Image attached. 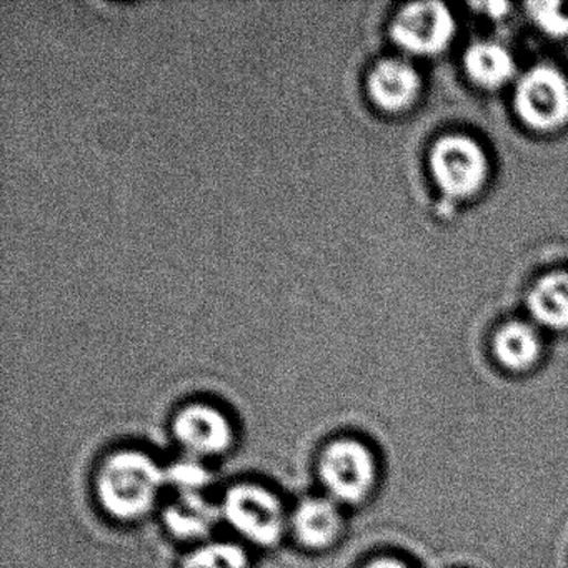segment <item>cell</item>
I'll list each match as a JSON object with an SVG mask.
<instances>
[{
  "label": "cell",
  "mask_w": 568,
  "mask_h": 568,
  "mask_svg": "<svg viewBox=\"0 0 568 568\" xmlns=\"http://www.w3.org/2000/svg\"><path fill=\"white\" fill-rule=\"evenodd\" d=\"M494 351L505 367L510 371H525L537 361L540 354V341L528 325L514 322L498 331Z\"/></svg>",
  "instance_id": "12"
},
{
  "label": "cell",
  "mask_w": 568,
  "mask_h": 568,
  "mask_svg": "<svg viewBox=\"0 0 568 568\" xmlns=\"http://www.w3.org/2000/svg\"><path fill=\"white\" fill-rule=\"evenodd\" d=\"M528 11L548 34H568V2H534L528 4Z\"/></svg>",
  "instance_id": "16"
},
{
  "label": "cell",
  "mask_w": 568,
  "mask_h": 568,
  "mask_svg": "<svg viewBox=\"0 0 568 568\" xmlns=\"http://www.w3.org/2000/svg\"><path fill=\"white\" fill-rule=\"evenodd\" d=\"M292 527L304 547L314 550L327 548L341 535V508L332 498H307L295 508Z\"/></svg>",
  "instance_id": "9"
},
{
  "label": "cell",
  "mask_w": 568,
  "mask_h": 568,
  "mask_svg": "<svg viewBox=\"0 0 568 568\" xmlns=\"http://www.w3.org/2000/svg\"><path fill=\"white\" fill-rule=\"evenodd\" d=\"M365 568H408L407 565L402 561L395 560V558H381V560L372 561Z\"/></svg>",
  "instance_id": "17"
},
{
  "label": "cell",
  "mask_w": 568,
  "mask_h": 568,
  "mask_svg": "<svg viewBox=\"0 0 568 568\" xmlns=\"http://www.w3.org/2000/svg\"><path fill=\"white\" fill-rule=\"evenodd\" d=\"M222 517L239 535L252 544L271 547L285 530V511L281 500L258 485H235L225 495Z\"/></svg>",
  "instance_id": "3"
},
{
  "label": "cell",
  "mask_w": 568,
  "mask_h": 568,
  "mask_svg": "<svg viewBox=\"0 0 568 568\" xmlns=\"http://www.w3.org/2000/svg\"><path fill=\"white\" fill-rule=\"evenodd\" d=\"M318 477L332 500L361 504L374 490L377 480L374 455L364 444L351 438L332 442L322 452Z\"/></svg>",
  "instance_id": "2"
},
{
  "label": "cell",
  "mask_w": 568,
  "mask_h": 568,
  "mask_svg": "<svg viewBox=\"0 0 568 568\" xmlns=\"http://www.w3.org/2000/svg\"><path fill=\"white\" fill-rule=\"evenodd\" d=\"M455 24L440 2L405 6L392 22V38L415 54H435L450 42Z\"/></svg>",
  "instance_id": "6"
},
{
  "label": "cell",
  "mask_w": 568,
  "mask_h": 568,
  "mask_svg": "<svg viewBox=\"0 0 568 568\" xmlns=\"http://www.w3.org/2000/svg\"><path fill=\"white\" fill-rule=\"evenodd\" d=\"M172 430L189 457L195 458L224 454L234 438L225 415L204 404L189 405L179 412Z\"/></svg>",
  "instance_id": "7"
},
{
  "label": "cell",
  "mask_w": 568,
  "mask_h": 568,
  "mask_svg": "<svg viewBox=\"0 0 568 568\" xmlns=\"http://www.w3.org/2000/svg\"><path fill=\"white\" fill-rule=\"evenodd\" d=\"M430 168L438 185L454 197L475 194L487 178V158L477 142L464 135L440 139L430 152Z\"/></svg>",
  "instance_id": "5"
},
{
  "label": "cell",
  "mask_w": 568,
  "mask_h": 568,
  "mask_svg": "<svg viewBox=\"0 0 568 568\" xmlns=\"http://www.w3.org/2000/svg\"><path fill=\"white\" fill-rule=\"evenodd\" d=\"M515 108L525 124L554 131L568 121V82L551 68L528 72L515 94Z\"/></svg>",
  "instance_id": "4"
},
{
  "label": "cell",
  "mask_w": 568,
  "mask_h": 568,
  "mask_svg": "<svg viewBox=\"0 0 568 568\" xmlns=\"http://www.w3.org/2000/svg\"><path fill=\"white\" fill-rule=\"evenodd\" d=\"M212 475L201 458L185 457L165 470V481L178 488L179 494H202L211 484Z\"/></svg>",
  "instance_id": "15"
},
{
  "label": "cell",
  "mask_w": 568,
  "mask_h": 568,
  "mask_svg": "<svg viewBox=\"0 0 568 568\" xmlns=\"http://www.w3.org/2000/svg\"><path fill=\"white\" fill-rule=\"evenodd\" d=\"M528 307L547 327L568 328V274L557 272L541 278L528 297Z\"/></svg>",
  "instance_id": "11"
},
{
  "label": "cell",
  "mask_w": 568,
  "mask_h": 568,
  "mask_svg": "<svg viewBox=\"0 0 568 568\" xmlns=\"http://www.w3.org/2000/svg\"><path fill=\"white\" fill-rule=\"evenodd\" d=\"M244 548L227 541L202 545L185 557L182 568H247Z\"/></svg>",
  "instance_id": "14"
},
{
  "label": "cell",
  "mask_w": 568,
  "mask_h": 568,
  "mask_svg": "<svg viewBox=\"0 0 568 568\" xmlns=\"http://www.w3.org/2000/svg\"><path fill=\"white\" fill-rule=\"evenodd\" d=\"M420 79L412 65L395 59L378 62L367 78V91L372 101L384 111L407 109L417 98Z\"/></svg>",
  "instance_id": "8"
},
{
  "label": "cell",
  "mask_w": 568,
  "mask_h": 568,
  "mask_svg": "<svg viewBox=\"0 0 568 568\" xmlns=\"http://www.w3.org/2000/svg\"><path fill=\"white\" fill-rule=\"evenodd\" d=\"M164 484L165 470L149 455L125 450L102 464L95 488L108 514L119 520H135L152 510Z\"/></svg>",
  "instance_id": "1"
},
{
  "label": "cell",
  "mask_w": 568,
  "mask_h": 568,
  "mask_svg": "<svg viewBox=\"0 0 568 568\" xmlns=\"http://www.w3.org/2000/svg\"><path fill=\"white\" fill-rule=\"evenodd\" d=\"M468 75L485 88H500L510 81L515 64L510 54L497 44H477L465 54Z\"/></svg>",
  "instance_id": "13"
},
{
  "label": "cell",
  "mask_w": 568,
  "mask_h": 568,
  "mask_svg": "<svg viewBox=\"0 0 568 568\" xmlns=\"http://www.w3.org/2000/svg\"><path fill=\"white\" fill-rule=\"evenodd\" d=\"M222 510L202 494H179L165 508L164 521L169 530L182 540H202L209 537Z\"/></svg>",
  "instance_id": "10"
}]
</instances>
